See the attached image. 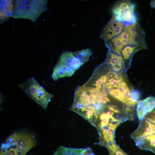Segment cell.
I'll return each instance as SVG.
<instances>
[{
	"label": "cell",
	"mask_w": 155,
	"mask_h": 155,
	"mask_svg": "<svg viewBox=\"0 0 155 155\" xmlns=\"http://www.w3.org/2000/svg\"><path fill=\"white\" fill-rule=\"evenodd\" d=\"M47 0H7L4 10L7 17L29 19L35 22L43 12L48 10Z\"/></svg>",
	"instance_id": "cell-1"
},
{
	"label": "cell",
	"mask_w": 155,
	"mask_h": 155,
	"mask_svg": "<svg viewBox=\"0 0 155 155\" xmlns=\"http://www.w3.org/2000/svg\"><path fill=\"white\" fill-rule=\"evenodd\" d=\"M92 54V51L89 49L74 52L64 51L53 68L52 79L57 81L60 78L71 76L88 61Z\"/></svg>",
	"instance_id": "cell-2"
},
{
	"label": "cell",
	"mask_w": 155,
	"mask_h": 155,
	"mask_svg": "<svg viewBox=\"0 0 155 155\" xmlns=\"http://www.w3.org/2000/svg\"><path fill=\"white\" fill-rule=\"evenodd\" d=\"M105 45L108 50L121 55L123 48L128 45L147 48L144 30L137 22L125 26L121 32L118 36L106 41Z\"/></svg>",
	"instance_id": "cell-3"
},
{
	"label": "cell",
	"mask_w": 155,
	"mask_h": 155,
	"mask_svg": "<svg viewBox=\"0 0 155 155\" xmlns=\"http://www.w3.org/2000/svg\"><path fill=\"white\" fill-rule=\"evenodd\" d=\"M36 143L33 134L24 132L15 133L1 144L0 155H25Z\"/></svg>",
	"instance_id": "cell-4"
},
{
	"label": "cell",
	"mask_w": 155,
	"mask_h": 155,
	"mask_svg": "<svg viewBox=\"0 0 155 155\" xmlns=\"http://www.w3.org/2000/svg\"><path fill=\"white\" fill-rule=\"evenodd\" d=\"M18 86L30 98L45 110L54 95L46 91L33 77L20 84Z\"/></svg>",
	"instance_id": "cell-5"
},
{
	"label": "cell",
	"mask_w": 155,
	"mask_h": 155,
	"mask_svg": "<svg viewBox=\"0 0 155 155\" xmlns=\"http://www.w3.org/2000/svg\"><path fill=\"white\" fill-rule=\"evenodd\" d=\"M112 18L122 22L125 26L137 22L134 5L130 0H119L114 4Z\"/></svg>",
	"instance_id": "cell-6"
},
{
	"label": "cell",
	"mask_w": 155,
	"mask_h": 155,
	"mask_svg": "<svg viewBox=\"0 0 155 155\" xmlns=\"http://www.w3.org/2000/svg\"><path fill=\"white\" fill-rule=\"evenodd\" d=\"M113 71L111 66L104 62L96 68L92 76L85 84L103 92H108L105 84L108 75Z\"/></svg>",
	"instance_id": "cell-7"
},
{
	"label": "cell",
	"mask_w": 155,
	"mask_h": 155,
	"mask_svg": "<svg viewBox=\"0 0 155 155\" xmlns=\"http://www.w3.org/2000/svg\"><path fill=\"white\" fill-rule=\"evenodd\" d=\"M125 26L122 22L111 18L103 28L100 38L104 41L114 38L121 32Z\"/></svg>",
	"instance_id": "cell-8"
},
{
	"label": "cell",
	"mask_w": 155,
	"mask_h": 155,
	"mask_svg": "<svg viewBox=\"0 0 155 155\" xmlns=\"http://www.w3.org/2000/svg\"><path fill=\"white\" fill-rule=\"evenodd\" d=\"M155 134V124L143 118L140 120L137 129L130 135L134 140Z\"/></svg>",
	"instance_id": "cell-9"
},
{
	"label": "cell",
	"mask_w": 155,
	"mask_h": 155,
	"mask_svg": "<svg viewBox=\"0 0 155 155\" xmlns=\"http://www.w3.org/2000/svg\"><path fill=\"white\" fill-rule=\"evenodd\" d=\"M136 113L139 120L143 119L148 112L155 108V98L152 96L140 100L137 104Z\"/></svg>",
	"instance_id": "cell-10"
},
{
	"label": "cell",
	"mask_w": 155,
	"mask_h": 155,
	"mask_svg": "<svg viewBox=\"0 0 155 155\" xmlns=\"http://www.w3.org/2000/svg\"><path fill=\"white\" fill-rule=\"evenodd\" d=\"M105 62L109 64L113 71L115 72L119 73L126 71L124 62L121 55L108 51Z\"/></svg>",
	"instance_id": "cell-11"
},
{
	"label": "cell",
	"mask_w": 155,
	"mask_h": 155,
	"mask_svg": "<svg viewBox=\"0 0 155 155\" xmlns=\"http://www.w3.org/2000/svg\"><path fill=\"white\" fill-rule=\"evenodd\" d=\"M145 49L144 47L133 45L125 46L121 50V55L123 60L125 70L126 71L130 67L134 54L137 51Z\"/></svg>",
	"instance_id": "cell-12"
},
{
	"label": "cell",
	"mask_w": 155,
	"mask_h": 155,
	"mask_svg": "<svg viewBox=\"0 0 155 155\" xmlns=\"http://www.w3.org/2000/svg\"><path fill=\"white\" fill-rule=\"evenodd\" d=\"M109 95L123 104L130 107L135 108L137 102L131 97H127L124 92L119 88L115 89L108 91Z\"/></svg>",
	"instance_id": "cell-13"
},
{
	"label": "cell",
	"mask_w": 155,
	"mask_h": 155,
	"mask_svg": "<svg viewBox=\"0 0 155 155\" xmlns=\"http://www.w3.org/2000/svg\"><path fill=\"white\" fill-rule=\"evenodd\" d=\"M135 145L142 150H148L155 154V134L134 140Z\"/></svg>",
	"instance_id": "cell-14"
},
{
	"label": "cell",
	"mask_w": 155,
	"mask_h": 155,
	"mask_svg": "<svg viewBox=\"0 0 155 155\" xmlns=\"http://www.w3.org/2000/svg\"><path fill=\"white\" fill-rule=\"evenodd\" d=\"M121 80L119 73L112 71L108 75L105 86L107 91L121 88Z\"/></svg>",
	"instance_id": "cell-15"
},
{
	"label": "cell",
	"mask_w": 155,
	"mask_h": 155,
	"mask_svg": "<svg viewBox=\"0 0 155 155\" xmlns=\"http://www.w3.org/2000/svg\"><path fill=\"white\" fill-rule=\"evenodd\" d=\"M119 73L121 80V88L127 97H131V94L133 89V87L127 78L126 71H123Z\"/></svg>",
	"instance_id": "cell-16"
},
{
	"label": "cell",
	"mask_w": 155,
	"mask_h": 155,
	"mask_svg": "<svg viewBox=\"0 0 155 155\" xmlns=\"http://www.w3.org/2000/svg\"><path fill=\"white\" fill-rule=\"evenodd\" d=\"M108 149L110 155H129L114 142H109L106 147Z\"/></svg>",
	"instance_id": "cell-17"
},
{
	"label": "cell",
	"mask_w": 155,
	"mask_h": 155,
	"mask_svg": "<svg viewBox=\"0 0 155 155\" xmlns=\"http://www.w3.org/2000/svg\"><path fill=\"white\" fill-rule=\"evenodd\" d=\"M144 118L155 124V108L148 113Z\"/></svg>",
	"instance_id": "cell-18"
},
{
	"label": "cell",
	"mask_w": 155,
	"mask_h": 155,
	"mask_svg": "<svg viewBox=\"0 0 155 155\" xmlns=\"http://www.w3.org/2000/svg\"><path fill=\"white\" fill-rule=\"evenodd\" d=\"M141 96L140 91L137 89H133L131 94V98L134 101L138 102Z\"/></svg>",
	"instance_id": "cell-19"
},
{
	"label": "cell",
	"mask_w": 155,
	"mask_h": 155,
	"mask_svg": "<svg viewBox=\"0 0 155 155\" xmlns=\"http://www.w3.org/2000/svg\"><path fill=\"white\" fill-rule=\"evenodd\" d=\"M150 5L152 8H155V0H151L150 3Z\"/></svg>",
	"instance_id": "cell-20"
},
{
	"label": "cell",
	"mask_w": 155,
	"mask_h": 155,
	"mask_svg": "<svg viewBox=\"0 0 155 155\" xmlns=\"http://www.w3.org/2000/svg\"><path fill=\"white\" fill-rule=\"evenodd\" d=\"M154 98H155V97H154Z\"/></svg>",
	"instance_id": "cell-21"
}]
</instances>
